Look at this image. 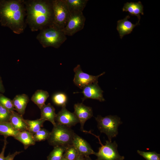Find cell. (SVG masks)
<instances>
[{
	"mask_svg": "<svg viewBox=\"0 0 160 160\" xmlns=\"http://www.w3.org/2000/svg\"><path fill=\"white\" fill-rule=\"evenodd\" d=\"M25 22L32 31H37L52 24V0H24Z\"/></svg>",
	"mask_w": 160,
	"mask_h": 160,
	"instance_id": "cell-1",
	"label": "cell"
},
{
	"mask_svg": "<svg viewBox=\"0 0 160 160\" xmlns=\"http://www.w3.org/2000/svg\"><path fill=\"white\" fill-rule=\"evenodd\" d=\"M24 0H0V23L9 28L14 33H23L27 24Z\"/></svg>",
	"mask_w": 160,
	"mask_h": 160,
	"instance_id": "cell-2",
	"label": "cell"
},
{
	"mask_svg": "<svg viewBox=\"0 0 160 160\" xmlns=\"http://www.w3.org/2000/svg\"><path fill=\"white\" fill-rule=\"evenodd\" d=\"M67 38L62 30L52 24L40 30L36 39L44 48L52 47L58 48Z\"/></svg>",
	"mask_w": 160,
	"mask_h": 160,
	"instance_id": "cell-3",
	"label": "cell"
},
{
	"mask_svg": "<svg viewBox=\"0 0 160 160\" xmlns=\"http://www.w3.org/2000/svg\"><path fill=\"white\" fill-rule=\"evenodd\" d=\"M75 133L70 127L56 123L50 132L48 142L50 145L54 147H67L72 144Z\"/></svg>",
	"mask_w": 160,
	"mask_h": 160,
	"instance_id": "cell-4",
	"label": "cell"
},
{
	"mask_svg": "<svg viewBox=\"0 0 160 160\" xmlns=\"http://www.w3.org/2000/svg\"><path fill=\"white\" fill-rule=\"evenodd\" d=\"M95 119L99 131L105 134L108 140L111 141L112 139L117 135L118 127L122 123L120 118L117 116L108 115L103 117L98 115Z\"/></svg>",
	"mask_w": 160,
	"mask_h": 160,
	"instance_id": "cell-5",
	"label": "cell"
},
{
	"mask_svg": "<svg viewBox=\"0 0 160 160\" xmlns=\"http://www.w3.org/2000/svg\"><path fill=\"white\" fill-rule=\"evenodd\" d=\"M92 134L98 139L101 146L99 148L98 151L95 153L97 158L95 160H123L124 157L120 156L117 150L118 145L115 141L113 142L106 140L105 145L101 142L99 136H97L90 132L87 133Z\"/></svg>",
	"mask_w": 160,
	"mask_h": 160,
	"instance_id": "cell-6",
	"label": "cell"
},
{
	"mask_svg": "<svg viewBox=\"0 0 160 160\" xmlns=\"http://www.w3.org/2000/svg\"><path fill=\"white\" fill-rule=\"evenodd\" d=\"M52 25L63 30L66 25L70 14L65 0H52Z\"/></svg>",
	"mask_w": 160,
	"mask_h": 160,
	"instance_id": "cell-7",
	"label": "cell"
},
{
	"mask_svg": "<svg viewBox=\"0 0 160 160\" xmlns=\"http://www.w3.org/2000/svg\"><path fill=\"white\" fill-rule=\"evenodd\" d=\"M85 20L83 12L70 14L66 25L62 30L66 36H72L83 29Z\"/></svg>",
	"mask_w": 160,
	"mask_h": 160,
	"instance_id": "cell-8",
	"label": "cell"
},
{
	"mask_svg": "<svg viewBox=\"0 0 160 160\" xmlns=\"http://www.w3.org/2000/svg\"><path fill=\"white\" fill-rule=\"evenodd\" d=\"M73 71L75 73L73 82L76 85L81 89L87 85L98 83L99 77L105 73L104 72L97 76L89 74L82 71L80 65H78L74 68Z\"/></svg>",
	"mask_w": 160,
	"mask_h": 160,
	"instance_id": "cell-9",
	"label": "cell"
},
{
	"mask_svg": "<svg viewBox=\"0 0 160 160\" xmlns=\"http://www.w3.org/2000/svg\"><path fill=\"white\" fill-rule=\"evenodd\" d=\"M62 107L61 110L56 114L55 119L56 123L71 128L79 123L78 118L73 113L68 110L66 106Z\"/></svg>",
	"mask_w": 160,
	"mask_h": 160,
	"instance_id": "cell-10",
	"label": "cell"
},
{
	"mask_svg": "<svg viewBox=\"0 0 160 160\" xmlns=\"http://www.w3.org/2000/svg\"><path fill=\"white\" fill-rule=\"evenodd\" d=\"M74 113L77 116L80 124V129L83 132L84 126L86 121L93 116L92 108L82 103L75 104L74 105Z\"/></svg>",
	"mask_w": 160,
	"mask_h": 160,
	"instance_id": "cell-11",
	"label": "cell"
},
{
	"mask_svg": "<svg viewBox=\"0 0 160 160\" xmlns=\"http://www.w3.org/2000/svg\"><path fill=\"white\" fill-rule=\"evenodd\" d=\"M82 89L83 91L80 93H82L84 96L83 101L89 98L97 100L100 102L105 101L103 95V91L98 85V83L87 85Z\"/></svg>",
	"mask_w": 160,
	"mask_h": 160,
	"instance_id": "cell-12",
	"label": "cell"
},
{
	"mask_svg": "<svg viewBox=\"0 0 160 160\" xmlns=\"http://www.w3.org/2000/svg\"><path fill=\"white\" fill-rule=\"evenodd\" d=\"M72 144L78 151L79 154L84 157L89 156L95 153L89 144L84 139L75 133Z\"/></svg>",
	"mask_w": 160,
	"mask_h": 160,
	"instance_id": "cell-13",
	"label": "cell"
},
{
	"mask_svg": "<svg viewBox=\"0 0 160 160\" xmlns=\"http://www.w3.org/2000/svg\"><path fill=\"white\" fill-rule=\"evenodd\" d=\"M130 17L129 15H127L123 19L119 20L117 22L116 29L121 39L124 36L131 33L136 26L140 25L138 21L135 24L132 23L128 20Z\"/></svg>",
	"mask_w": 160,
	"mask_h": 160,
	"instance_id": "cell-14",
	"label": "cell"
},
{
	"mask_svg": "<svg viewBox=\"0 0 160 160\" xmlns=\"http://www.w3.org/2000/svg\"><path fill=\"white\" fill-rule=\"evenodd\" d=\"M23 116L14 111L11 112L9 120L14 129L18 132L27 130V127Z\"/></svg>",
	"mask_w": 160,
	"mask_h": 160,
	"instance_id": "cell-15",
	"label": "cell"
},
{
	"mask_svg": "<svg viewBox=\"0 0 160 160\" xmlns=\"http://www.w3.org/2000/svg\"><path fill=\"white\" fill-rule=\"evenodd\" d=\"M122 10L123 12H128L132 16H137L139 22L140 19V14L144 15L143 6L140 1L137 2H127L124 4Z\"/></svg>",
	"mask_w": 160,
	"mask_h": 160,
	"instance_id": "cell-16",
	"label": "cell"
},
{
	"mask_svg": "<svg viewBox=\"0 0 160 160\" xmlns=\"http://www.w3.org/2000/svg\"><path fill=\"white\" fill-rule=\"evenodd\" d=\"M15 108L20 114L23 116L29 101L28 96L23 94L16 95L12 100Z\"/></svg>",
	"mask_w": 160,
	"mask_h": 160,
	"instance_id": "cell-17",
	"label": "cell"
},
{
	"mask_svg": "<svg viewBox=\"0 0 160 160\" xmlns=\"http://www.w3.org/2000/svg\"><path fill=\"white\" fill-rule=\"evenodd\" d=\"M41 117L40 118L50 122L53 125H55V119L56 114L55 109L51 104L49 103L47 105L45 104L40 109Z\"/></svg>",
	"mask_w": 160,
	"mask_h": 160,
	"instance_id": "cell-18",
	"label": "cell"
},
{
	"mask_svg": "<svg viewBox=\"0 0 160 160\" xmlns=\"http://www.w3.org/2000/svg\"><path fill=\"white\" fill-rule=\"evenodd\" d=\"M70 14L82 12L88 0H65Z\"/></svg>",
	"mask_w": 160,
	"mask_h": 160,
	"instance_id": "cell-19",
	"label": "cell"
},
{
	"mask_svg": "<svg viewBox=\"0 0 160 160\" xmlns=\"http://www.w3.org/2000/svg\"><path fill=\"white\" fill-rule=\"evenodd\" d=\"M14 138L23 145L25 149L36 143L33 135L27 130L19 132Z\"/></svg>",
	"mask_w": 160,
	"mask_h": 160,
	"instance_id": "cell-20",
	"label": "cell"
},
{
	"mask_svg": "<svg viewBox=\"0 0 160 160\" xmlns=\"http://www.w3.org/2000/svg\"><path fill=\"white\" fill-rule=\"evenodd\" d=\"M49 96V93L47 91L39 89L32 95L31 99L40 109L45 104Z\"/></svg>",
	"mask_w": 160,
	"mask_h": 160,
	"instance_id": "cell-21",
	"label": "cell"
},
{
	"mask_svg": "<svg viewBox=\"0 0 160 160\" xmlns=\"http://www.w3.org/2000/svg\"><path fill=\"white\" fill-rule=\"evenodd\" d=\"M19 132L14 129L9 121L0 122V135L4 137L12 136L14 137Z\"/></svg>",
	"mask_w": 160,
	"mask_h": 160,
	"instance_id": "cell-22",
	"label": "cell"
},
{
	"mask_svg": "<svg viewBox=\"0 0 160 160\" xmlns=\"http://www.w3.org/2000/svg\"><path fill=\"white\" fill-rule=\"evenodd\" d=\"M28 131L33 135L42 128L45 121L41 118L35 120H25Z\"/></svg>",
	"mask_w": 160,
	"mask_h": 160,
	"instance_id": "cell-23",
	"label": "cell"
},
{
	"mask_svg": "<svg viewBox=\"0 0 160 160\" xmlns=\"http://www.w3.org/2000/svg\"><path fill=\"white\" fill-rule=\"evenodd\" d=\"M67 147L56 146L47 157V160H61Z\"/></svg>",
	"mask_w": 160,
	"mask_h": 160,
	"instance_id": "cell-24",
	"label": "cell"
},
{
	"mask_svg": "<svg viewBox=\"0 0 160 160\" xmlns=\"http://www.w3.org/2000/svg\"><path fill=\"white\" fill-rule=\"evenodd\" d=\"M79 155L77 150L72 144L66 147L63 157L68 160H76Z\"/></svg>",
	"mask_w": 160,
	"mask_h": 160,
	"instance_id": "cell-25",
	"label": "cell"
},
{
	"mask_svg": "<svg viewBox=\"0 0 160 160\" xmlns=\"http://www.w3.org/2000/svg\"><path fill=\"white\" fill-rule=\"evenodd\" d=\"M52 100L55 104L62 107L66 106L67 97L66 95L64 93L57 92L53 95Z\"/></svg>",
	"mask_w": 160,
	"mask_h": 160,
	"instance_id": "cell-26",
	"label": "cell"
},
{
	"mask_svg": "<svg viewBox=\"0 0 160 160\" xmlns=\"http://www.w3.org/2000/svg\"><path fill=\"white\" fill-rule=\"evenodd\" d=\"M50 132L44 128H41L33 135L35 142H40L47 140L49 138Z\"/></svg>",
	"mask_w": 160,
	"mask_h": 160,
	"instance_id": "cell-27",
	"label": "cell"
},
{
	"mask_svg": "<svg viewBox=\"0 0 160 160\" xmlns=\"http://www.w3.org/2000/svg\"><path fill=\"white\" fill-rule=\"evenodd\" d=\"M0 104L11 112L15 110L12 100L1 93H0Z\"/></svg>",
	"mask_w": 160,
	"mask_h": 160,
	"instance_id": "cell-28",
	"label": "cell"
},
{
	"mask_svg": "<svg viewBox=\"0 0 160 160\" xmlns=\"http://www.w3.org/2000/svg\"><path fill=\"white\" fill-rule=\"evenodd\" d=\"M137 153L146 160H160V154L155 151L145 152L139 150Z\"/></svg>",
	"mask_w": 160,
	"mask_h": 160,
	"instance_id": "cell-29",
	"label": "cell"
},
{
	"mask_svg": "<svg viewBox=\"0 0 160 160\" xmlns=\"http://www.w3.org/2000/svg\"><path fill=\"white\" fill-rule=\"evenodd\" d=\"M11 112L0 104V122L9 121Z\"/></svg>",
	"mask_w": 160,
	"mask_h": 160,
	"instance_id": "cell-30",
	"label": "cell"
},
{
	"mask_svg": "<svg viewBox=\"0 0 160 160\" xmlns=\"http://www.w3.org/2000/svg\"><path fill=\"white\" fill-rule=\"evenodd\" d=\"M7 144V137H5L4 140V145L0 153V160H4L5 157L4 156V153Z\"/></svg>",
	"mask_w": 160,
	"mask_h": 160,
	"instance_id": "cell-31",
	"label": "cell"
},
{
	"mask_svg": "<svg viewBox=\"0 0 160 160\" xmlns=\"http://www.w3.org/2000/svg\"><path fill=\"white\" fill-rule=\"evenodd\" d=\"M22 152V151H16L12 154H9L6 157H5L4 160H13L16 156Z\"/></svg>",
	"mask_w": 160,
	"mask_h": 160,
	"instance_id": "cell-32",
	"label": "cell"
},
{
	"mask_svg": "<svg viewBox=\"0 0 160 160\" xmlns=\"http://www.w3.org/2000/svg\"><path fill=\"white\" fill-rule=\"evenodd\" d=\"M4 92L5 89L0 76V93H3Z\"/></svg>",
	"mask_w": 160,
	"mask_h": 160,
	"instance_id": "cell-33",
	"label": "cell"
},
{
	"mask_svg": "<svg viewBox=\"0 0 160 160\" xmlns=\"http://www.w3.org/2000/svg\"><path fill=\"white\" fill-rule=\"evenodd\" d=\"M85 157L79 154L76 160H84Z\"/></svg>",
	"mask_w": 160,
	"mask_h": 160,
	"instance_id": "cell-34",
	"label": "cell"
},
{
	"mask_svg": "<svg viewBox=\"0 0 160 160\" xmlns=\"http://www.w3.org/2000/svg\"><path fill=\"white\" fill-rule=\"evenodd\" d=\"M84 160H92L89 156L85 157Z\"/></svg>",
	"mask_w": 160,
	"mask_h": 160,
	"instance_id": "cell-35",
	"label": "cell"
},
{
	"mask_svg": "<svg viewBox=\"0 0 160 160\" xmlns=\"http://www.w3.org/2000/svg\"><path fill=\"white\" fill-rule=\"evenodd\" d=\"M61 160H68L63 157Z\"/></svg>",
	"mask_w": 160,
	"mask_h": 160,
	"instance_id": "cell-36",
	"label": "cell"
}]
</instances>
